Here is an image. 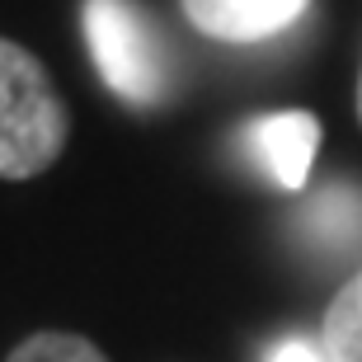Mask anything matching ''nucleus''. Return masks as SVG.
I'll return each instance as SVG.
<instances>
[{"label":"nucleus","mask_w":362,"mask_h":362,"mask_svg":"<svg viewBox=\"0 0 362 362\" xmlns=\"http://www.w3.org/2000/svg\"><path fill=\"white\" fill-rule=\"evenodd\" d=\"M71 113L52 76L19 42L0 38V179H38L66 151Z\"/></svg>","instance_id":"f257e3e1"},{"label":"nucleus","mask_w":362,"mask_h":362,"mask_svg":"<svg viewBox=\"0 0 362 362\" xmlns=\"http://www.w3.org/2000/svg\"><path fill=\"white\" fill-rule=\"evenodd\" d=\"M85 42H90L94 71L122 104L151 108L170 94V57L151 24V14L136 0H85Z\"/></svg>","instance_id":"f03ea898"},{"label":"nucleus","mask_w":362,"mask_h":362,"mask_svg":"<svg viewBox=\"0 0 362 362\" xmlns=\"http://www.w3.org/2000/svg\"><path fill=\"white\" fill-rule=\"evenodd\" d=\"M250 146H255V160L269 170V179L287 193L306 188L310 165H315V146H320V118L306 113V108H292V113H269L250 127Z\"/></svg>","instance_id":"7ed1b4c3"},{"label":"nucleus","mask_w":362,"mask_h":362,"mask_svg":"<svg viewBox=\"0 0 362 362\" xmlns=\"http://www.w3.org/2000/svg\"><path fill=\"white\" fill-rule=\"evenodd\" d=\"M310 0H184L188 24L216 42H264L292 28Z\"/></svg>","instance_id":"20e7f679"},{"label":"nucleus","mask_w":362,"mask_h":362,"mask_svg":"<svg viewBox=\"0 0 362 362\" xmlns=\"http://www.w3.org/2000/svg\"><path fill=\"white\" fill-rule=\"evenodd\" d=\"M320 353L329 362H362V273L339 287L320 320Z\"/></svg>","instance_id":"39448f33"},{"label":"nucleus","mask_w":362,"mask_h":362,"mask_svg":"<svg viewBox=\"0 0 362 362\" xmlns=\"http://www.w3.org/2000/svg\"><path fill=\"white\" fill-rule=\"evenodd\" d=\"M5 362H108L104 353L94 349L90 339L81 334H57V329H42V334L24 339L19 349Z\"/></svg>","instance_id":"423d86ee"},{"label":"nucleus","mask_w":362,"mask_h":362,"mask_svg":"<svg viewBox=\"0 0 362 362\" xmlns=\"http://www.w3.org/2000/svg\"><path fill=\"white\" fill-rule=\"evenodd\" d=\"M269 362H329V358H325V353L315 349V344L287 339V344H278V349H273V358H269Z\"/></svg>","instance_id":"0eeeda50"},{"label":"nucleus","mask_w":362,"mask_h":362,"mask_svg":"<svg viewBox=\"0 0 362 362\" xmlns=\"http://www.w3.org/2000/svg\"><path fill=\"white\" fill-rule=\"evenodd\" d=\"M358 118H362V76H358Z\"/></svg>","instance_id":"6e6552de"}]
</instances>
